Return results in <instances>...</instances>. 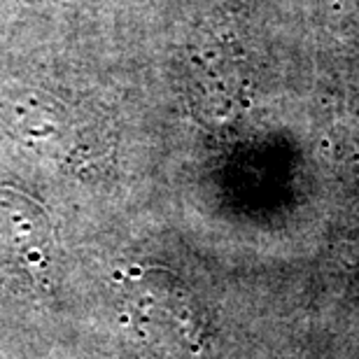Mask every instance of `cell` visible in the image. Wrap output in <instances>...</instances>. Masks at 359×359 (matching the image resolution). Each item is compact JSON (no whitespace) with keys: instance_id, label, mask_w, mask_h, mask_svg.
<instances>
[{"instance_id":"cell-1","label":"cell","mask_w":359,"mask_h":359,"mask_svg":"<svg viewBox=\"0 0 359 359\" xmlns=\"http://www.w3.org/2000/svg\"><path fill=\"white\" fill-rule=\"evenodd\" d=\"M0 128L19 145L75 175L107 170L114 156L110 114L66 89L0 80Z\"/></svg>"},{"instance_id":"cell-2","label":"cell","mask_w":359,"mask_h":359,"mask_svg":"<svg viewBox=\"0 0 359 359\" xmlns=\"http://www.w3.org/2000/svg\"><path fill=\"white\" fill-rule=\"evenodd\" d=\"M121 322L142 346L166 357H201L210 322L182 278L161 266L131 264L114 273Z\"/></svg>"},{"instance_id":"cell-3","label":"cell","mask_w":359,"mask_h":359,"mask_svg":"<svg viewBox=\"0 0 359 359\" xmlns=\"http://www.w3.org/2000/svg\"><path fill=\"white\" fill-rule=\"evenodd\" d=\"M52 255L54 229L45 205L17 187L0 184V262L45 278Z\"/></svg>"}]
</instances>
